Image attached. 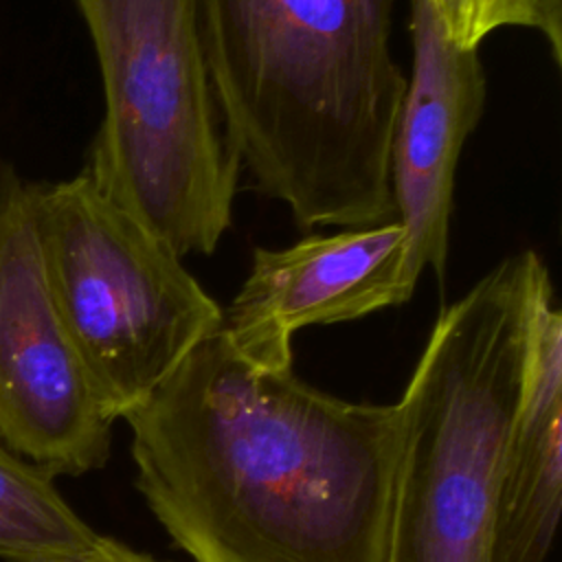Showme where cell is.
<instances>
[{
    "instance_id": "4",
    "label": "cell",
    "mask_w": 562,
    "mask_h": 562,
    "mask_svg": "<svg viewBox=\"0 0 562 562\" xmlns=\"http://www.w3.org/2000/svg\"><path fill=\"white\" fill-rule=\"evenodd\" d=\"M103 83L86 173L180 257L213 255L241 165L215 105L198 0H75Z\"/></svg>"
},
{
    "instance_id": "1",
    "label": "cell",
    "mask_w": 562,
    "mask_h": 562,
    "mask_svg": "<svg viewBox=\"0 0 562 562\" xmlns=\"http://www.w3.org/2000/svg\"><path fill=\"white\" fill-rule=\"evenodd\" d=\"M123 419L136 487L193 562H386L397 404L255 367L220 327Z\"/></svg>"
},
{
    "instance_id": "11",
    "label": "cell",
    "mask_w": 562,
    "mask_h": 562,
    "mask_svg": "<svg viewBox=\"0 0 562 562\" xmlns=\"http://www.w3.org/2000/svg\"><path fill=\"white\" fill-rule=\"evenodd\" d=\"M446 33L463 48H479L498 29L536 31L562 64V0H432Z\"/></svg>"
},
{
    "instance_id": "3",
    "label": "cell",
    "mask_w": 562,
    "mask_h": 562,
    "mask_svg": "<svg viewBox=\"0 0 562 562\" xmlns=\"http://www.w3.org/2000/svg\"><path fill=\"white\" fill-rule=\"evenodd\" d=\"M542 266L536 250L501 259L435 321L397 402L386 562H492L496 487Z\"/></svg>"
},
{
    "instance_id": "12",
    "label": "cell",
    "mask_w": 562,
    "mask_h": 562,
    "mask_svg": "<svg viewBox=\"0 0 562 562\" xmlns=\"http://www.w3.org/2000/svg\"><path fill=\"white\" fill-rule=\"evenodd\" d=\"M64 562H160L143 551H136L114 538L97 536L94 542L79 555Z\"/></svg>"
},
{
    "instance_id": "8",
    "label": "cell",
    "mask_w": 562,
    "mask_h": 562,
    "mask_svg": "<svg viewBox=\"0 0 562 562\" xmlns=\"http://www.w3.org/2000/svg\"><path fill=\"white\" fill-rule=\"evenodd\" d=\"M413 61L391 140V193L406 231L404 277L446 274L454 178L461 149L485 108L479 48L446 33L432 0H408Z\"/></svg>"
},
{
    "instance_id": "10",
    "label": "cell",
    "mask_w": 562,
    "mask_h": 562,
    "mask_svg": "<svg viewBox=\"0 0 562 562\" xmlns=\"http://www.w3.org/2000/svg\"><path fill=\"white\" fill-rule=\"evenodd\" d=\"M97 536L61 498L50 474L0 446V560L64 562Z\"/></svg>"
},
{
    "instance_id": "6",
    "label": "cell",
    "mask_w": 562,
    "mask_h": 562,
    "mask_svg": "<svg viewBox=\"0 0 562 562\" xmlns=\"http://www.w3.org/2000/svg\"><path fill=\"white\" fill-rule=\"evenodd\" d=\"M112 422L50 299L33 184L2 167L0 439L50 476H79L105 465Z\"/></svg>"
},
{
    "instance_id": "9",
    "label": "cell",
    "mask_w": 562,
    "mask_h": 562,
    "mask_svg": "<svg viewBox=\"0 0 562 562\" xmlns=\"http://www.w3.org/2000/svg\"><path fill=\"white\" fill-rule=\"evenodd\" d=\"M560 446L562 314L544 263L533 281L522 393L496 487L492 562H544L560 516Z\"/></svg>"
},
{
    "instance_id": "2",
    "label": "cell",
    "mask_w": 562,
    "mask_h": 562,
    "mask_svg": "<svg viewBox=\"0 0 562 562\" xmlns=\"http://www.w3.org/2000/svg\"><path fill=\"white\" fill-rule=\"evenodd\" d=\"M222 127L301 228L397 220L391 140L406 77L395 0H198Z\"/></svg>"
},
{
    "instance_id": "5",
    "label": "cell",
    "mask_w": 562,
    "mask_h": 562,
    "mask_svg": "<svg viewBox=\"0 0 562 562\" xmlns=\"http://www.w3.org/2000/svg\"><path fill=\"white\" fill-rule=\"evenodd\" d=\"M44 277L61 325L116 419L224 323V310L147 224L81 171L33 184Z\"/></svg>"
},
{
    "instance_id": "7",
    "label": "cell",
    "mask_w": 562,
    "mask_h": 562,
    "mask_svg": "<svg viewBox=\"0 0 562 562\" xmlns=\"http://www.w3.org/2000/svg\"><path fill=\"white\" fill-rule=\"evenodd\" d=\"M402 222L310 235L288 248H255L222 331L255 367L292 369V336L356 321L413 296L404 277Z\"/></svg>"
}]
</instances>
